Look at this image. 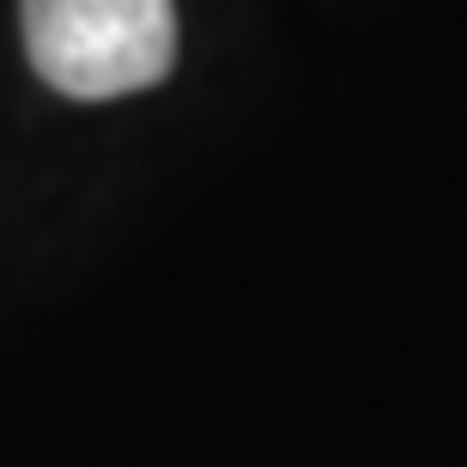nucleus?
<instances>
[{"instance_id":"1","label":"nucleus","mask_w":467,"mask_h":467,"mask_svg":"<svg viewBox=\"0 0 467 467\" xmlns=\"http://www.w3.org/2000/svg\"><path fill=\"white\" fill-rule=\"evenodd\" d=\"M31 67L61 98H128L176 67L171 0H25Z\"/></svg>"}]
</instances>
